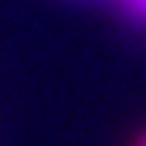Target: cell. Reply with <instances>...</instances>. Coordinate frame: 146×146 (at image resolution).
Wrapping results in <instances>:
<instances>
[{
  "label": "cell",
  "instance_id": "obj_1",
  "mask_svg": "<svg viewBox=\"0 0 146 146\" xmlns=\"http://www.w3.org/2000/svg\"><path fill=\"white\" fill-rule=\"evenodd\" d=\"M136 146H146V132H143V136H139V139H136Z\"/></svg>",
  "mask_w": 146,
  "mask_h": 146
}]
</instances>
